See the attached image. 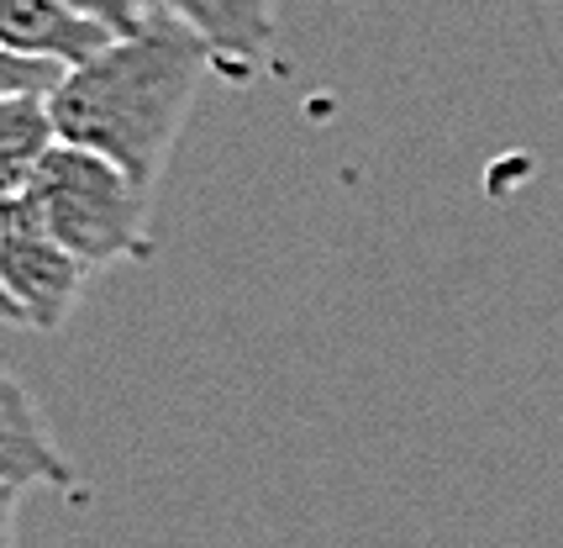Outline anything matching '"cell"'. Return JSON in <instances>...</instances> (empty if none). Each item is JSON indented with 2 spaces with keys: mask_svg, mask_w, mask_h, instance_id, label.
I'll return each instance as SVG.
<instances>
[{
  "mask_svg": "<svg viewBox=\"0 0 563 548\" xmlns=\"http://www.w3.org/2000/svg\"><path fill=\"white\" fill-rule=\"evenodd\" d=\"M58 143L48 96H0V200L32 190L43 158Z\"/></svg>",
  "mask_w": 563,
  "mask_h": 548,
  "instance_id": "52a82bcc",
  "label": "cell"
},
{
  "mask_svg": "<svg viewBox=\"0 0 563 548\" xmlns=\"http://www.w3.org/2000/svg\"><path fill=\"white\" fill-rule=\"evenodd\" d=\"M58 79H64V69L0 48V96H48Z\"/></svg>",
  "mask_w": 563,
  "mask_h": 548,
  "instance_id": "9c48e42d",
  "label": "cell"
},
{
  "mask_svg": "<svg viewBox=\"0 0 563 548\" xmlns=\"http://www.w3.org/2000/svg\"><path fill=\"white\" fill-rule=\"evenodd\" d=\"M211 69V48L164 11L153 26L117 37L96 58L64 69V79L48 90L58 143L100 153L153 190Z\"/></svg>",
  "mask_w": 563,
  "mask_h": 548,
  "instance_id": "6da1fadb",
  "label": "cell"
},
{
  "mask_svg": "<svg viewBox=\"0 0 563 548\" xmlns=\"http://www.w3.org/2000/svg\"><path fill=\"white\" fill-rule=\"evenodd\" d=\"M106 43H117L106 26L85 22L64 0H0V48L53 64V69H74L85 58H96Z\"/></svg>",
  "mask_w": 563,
  "mask_h": 548,
  "instance_id": "5b68a950",
  "label": "cell"
},
{
  "mask_svg": "<svg viewBox=\"0 0 563 548\" xmlns=\"http://www.w3.org/2000/svg\"><path fill=\"white\" fill-rule=\"evenodd\" d=\"M26 485H53L79 496V480L48 438L32 396L11 374H0V491H26Z\"/></svg>",
  "mask_w": 563,
  "mask_h": 548,
  "instance_id": "8992f818",
  "label": "cell"
},
{
  "mask_svg": "<svg viewBox=\"0 0 563 548\" xmlns=\"http://www.w3.org/2000/svg\"><path fill=\"white\" fill-rule=\"evenodd\" d=\"M69 11H79L85 22L106 26L111 37H132V32H143V26H153L169 6L164 0H64Z\"/></svg>",
  "mask_w": 563,
  "mask_h": 548,
  "instance_id": "ba28073f",
  "label": "cell"
},
{
  "mask_svg": "<svg viewBox=\"0 0 563 548\" xmlns=\"http://www.w3.org/2000/svg\"><path fill=\"white\" fill-rule=\"evenodd\" d=\"M26 200L37 222L90 270L147 253V185L90 149L53 143Z\"/></svg>",
  "mask_w": 563,
  "mask_h": 548,
  "instance_id": "7a4b0ae2",
  "label": "cell"
},
{
  "mask_svg": "<svg viewBox=\"0 0 563 548\" xmlns=\"http://www.w3.org/2000/svg\"><path fill=\"white\" fill-rule=\"evenodd\" d=\"M211 48L227 79H253L274 53V0H164Z\"/></svg>",
  "mask_w": 563,
  "mask_h": 548,
  "instance_id": "277c9868",
  "label": "cell"
},
{
  "mask_svg": "<svg viewBox=\"0 0 563 548\" xmlns=\"http://www.w3.org/2000/svg\"><path fill=\"white\" fill-rule=\"evenodd\" d=\"M16 496L22 491H0V548H16Z\"/></svg>",
  "mask_w": 563,
  "mask_h": 548,
  "instance_id": "30bf717a",
  "label": "cell"
},
{
  "mask_svg": "<svg viewBox=\"0 0 563 548\" xmlns=\"http://www.w3.org/2000/svg\"><path fill=\"white\" fill-rule=\"evenodd\" d=\"M90 274H96L90 264H79L37 222L32 200H0V296L11 306V322L32 332H58Z\"/></svg>",
  "mask_w": 563,
  "mask_h": 548,
  "instance_id": "3957f363",
  "label": "cell"
}]
</instances>
